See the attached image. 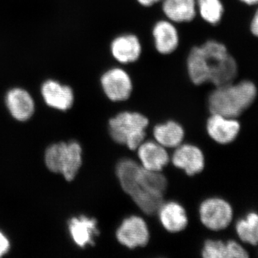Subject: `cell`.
<instances>
[{
  "mask_svg": "<svg viewBox=\"0 0 258 258\" xmlns=\"http://www.w3.org/2000/svg\"><path fill=\"white\" fill-rule=\"evenodd\" d=\"M188 80L194 86L213 85L215 87L234 82L238 73L237 62L227 47L210 39L193 45L185 60Z\"/></svg>",
  "mask_w": 258,
  "mask_h": 258,
  "instance_id": "1",
  "label": "cell"
},
{
  "mask_svg": "<svg viewBox=\"0 0 258 258\" xmlns=\"http://www.w3.org/2000/svg\"><path fill=\"white\" fill-rule=\"evenodd\" d=\"M115 173L122 189L144 213H157L167 188V180L161 171L147 170L135 161L124 159L117 164Z\"/></svg>",
  "mask_w": 258,
  "mask_h": 258,
  "instance_id": "2",
  "label": "cell"
},
{
  "mask_svg": "<svg viewBox=\"0 0 258 258\" xmlns=\"http://www.w3.org/2000/svg\"><path fill=\"white\" fill-rule=\"evenodd\" d=\"M257 93L256 86L250 81L215 87L208 96L209 111L211 114L237 118L252 106Z\"/></svg>",
  "mask_w": 258,
  "mask_h": 258,
  "instance_id": "3",
  "label": "cell"
},
{
  "mask_svg": "<svg viewBox=\"0 0 258 258\" xmlns=\"http://www.w3.org/2000/svg\"><path fill=\"white\" fill-rule=\"evenodd\" d=\"M149 119L136 111H122L109 120V133L116 143L136 150L143 143Z\"/></svg>",
  "mask_w": 258,
  "mask_h": 258,
  "instance_id": "4",
  "label": "cell"
},
{
  "mask_svg": "<svg viewBox=\"0 0 258 258\" xmlns=\"http://www.w3.org/2000/svg\"><path fill=\"white\" fill-rule=\"evenodd\" d=\"M45 161L49 170L72 181L82 164V149L76 142L54 144L46 149Z\"/></svg>",
  "mask_w": 258,
  "mask_h": 258,
  "instance_id": "5",
  "label": "cell"
},
{
  "mask_svg": "<svg viewBox=\"0 0 258 258\" xmlns=\"http://www.w3.org/2000/svg\"><path fill=\"white\" fill-rule=\"evenodd\" d=\"M100 85L106 98L114 103L128 100L134 88L132 75L120 66H111L104 71L100 77Z\"/></svg>",
  "mask_w": 258,
  "mask_h": 258,
  "instance_id": "6",
  "label": "cell"
},
{
  "mask_svg": "<svg viewBox=\"0 0 258 258\" xmlns=\"http://www.w3.org/2000/svg\"><path fill=\"white\" fill-rule=\"evenodd\" d=\"M143 46L138 34L132 32H121L110 40V56L120 66L136 64L143 55Z\"/></svg>",
  "mask_w": 258,
  "mask_h": 258,
  "instance_id": "7",
  "label": "cell"
},
{
  "mask_svg": "<svg viewBox=\"0 0 258 258\" xmlns=\"http://www.w3.org/2000/svg\"><path fill=\"white\" fill-rule=\"evenodd\" d=\"M202 223L209 230L220 231L227 228L233 220V209L228 202L219 198L207 199L199 210Z\"/></svg>",
  "mask_w": 258,
  "mask_h": 258,
  "instance_id": "8",
  "label": "cell"
},
{
  "mask_svg": "<svg viewBox=\"0 0 258 258\" xmlns=\"http://www.w3.org/2000/svg\"><path fill=\"white\" fill-rule=\"evenodd\" d=\"M176 25L166 18L159 19L153 24L151 37L154 50L159 55H171L179 49L181 35Z\"/></svg>",
  "mask_w": 258,
  "mask_h": 258,
  "instance_id": "9",
  "label": "cell"
},
{
  "mask_svg": "<svg viewBox=\"0 0 258 258\" xmlns=\"http://www.w3.org/2000/svg\"><path fill=\"white\" fill-rule=\"evenodd\" d=\"M115 237L120 244L132 249L147 245L150 233L145 220L132 215L123 220L117 229Z\"/></svg>",
  "mask_w": 258,
  "mask_h": 258,
  "instance_id": "10",
  "label": "cell"
},
{
  "mask_svg": "<svg viewBox=\"0 0 258 258\" xmlns=\"http://www.w3.org/2000/svg\"><path fill=\"white\" fill-rule=\"evenodd\" d=\"M240 129V123L237 118L211 114L207 120V131L210 138L222 145L233 142L238 137Z\"/></svg>",
  "mask_w": 258,
  "mask_h": 258,
  "instance_id": "11",
  "label": "cell"
},
{
  "mask_svg": "<svg viewBox=\"0 0 258 258\" xmlns=\"http://www.w3.org/2000/svg\"><path fill=\"white\" fill-rule=\"evenodd\" d=\"M174 166L184 170L188 176H194L203 171L205 157L201 149L192 144H180L171 157Z\"/></svg>",
  "mask_w": 258,
  "mask_h": 258,
  "instance_id": "12",
  "label": "cell"
},
{
  "mask_svg": "<svg viewBox=\"0 0 258 258\" xmlns=\"http://www.w3.org/2000/svg\"><path fill=\"white\" fill-rule=\"evenodd\" d=\"M160 5L164 18L176 25L193 23L198 16L197 0H161Z\"/></svg>",
  "mask_w": 258,
  "mask_h": 258,
  "instance_id": "13",
  "label": "cell"
},
{
  "mask_svg": "<svg viewBox=\"0 0 258 258\" xmlns=\"http://www.w3.org/2000/svg\"><path fill=\"white\" fill-rule=\"evenodd\" d=\"M41 93L45 103L55 109L67 111L74 105V93L72 88L57 81H45L42 86Z\"/></svg>",
  "mask_w": 258,
  "mask_h": 258,
  "instance_id": "14",
  "label": "cell"
},
{
  "mask_svg": "<svg viewBox=\"0 0 258 258\" xmlns=\"http://www.w3.org/2000/svg\"><path fill=\"white\" fill-rule=\"evenodd\" d=\"M137 149L140 165L147 170L161 171L170 160L166 148L157 142H144Z\"/></svg>",
  "mask_w": 258,
  "mask_h": 258,
  "instance_id": "15",
  "label": "cell"
},
{
  "mask_svg": "<svg viewBox=\"0 0 258 258\" xmlns=\"http://www.w3.org/2000/svg\"><path fill=\"white\" fill-rule=\"evenodd\" d=\"M157 214L161 225L171 233L181 232L188 225L186 210L176 202L163 203Z\"/></svg>",
  "mask_w": 258,
  "mask_h": 258,
  "instance_id": "16",
  "label": "cell"
},
{
  "mask_svg": "<svg viewBox=\"0 0 258 258\" xmlns=\"http://www.w3.org/2000/svg\"><path fill=\"white\" fill-rule=\"evenodd\" d=\"M6 106L15 119L25 121L35 111V103L30 93L25 90L15 88L7 93Z\"/></svg>",
  "mask_w": 258,
  "mask_h": 258,
  "instance_id": "17",
  "label": "cell"
},
{
  "mask_svg": "<svg viewBox=\"0 0 258 258\" xmlns=\"http://www.w3.org/2000/svg\"><path fill=\"white\" fill-rule=\"evenodd\" d=\"M202 255L205 258H247L248 252L234 240H208L204 244Z\"/></svg>",
  "mask_w": 258,
  "mask_h": 258,
  "instance_id": "18",
  "label": "cell"
},
{
  "mask_svg": "<svg viewBox=\"0 0 258 258\" xmlns=\"http://www.w3.org/2000/svg\"><path fill=\"white\" fill-rule=\"evenodd\" d=\"M70 234L75 243L81 247L94 244V237L99 235L96 219L81 215L69 222Z\"/></svg>",
  "mask_w": 258,
  "mask_h": 258,
  "instance_id": "19",
  "label": "cell"
},
{
  "mask_svg": "<svg viewBox=\"0 0 258 258\" xmlns=\"http://www.w3.org/2000/svg\"><path fill=\"white\" fill-rule=\"evenodd\" d=\"M153 134L156 142L164 148L179 147L184 138V128L178 122L172 120L155 125Z\"/></svg>",
  "mask_w": 258,
  "mask_h": 258,
  "instance_id": "20",
  "label": "cell"
},
{
  "mask_svg": "<svg viewBox=\"0 0 258 258\" xmlns=\"http://www.w3.org/2000/svg\"><path fill=\"white\" fill-rule=\"evenodd\" d=\"M235 232L242 243L258 245V212H249L245 216L237 220Z\"/></svg>",
  "mask_w": 258,
  "mask_h": 258,
  "instance_id": "21",
  "label": "cell"
},
{
  "mask_svg": "<svg viewBox=\"0 0 258 258\" xmlns=\"http://www.w3.org/2000/svg\"><path fill=\"white\" fill-rule=\"evenodd\" d=\"M197 10L200 19L210 25H218L225 12L221 0H197Z\"/></svg>",
  "mask_w": 258,
  "mask_h": 258,
  "instance_id": "22",
  "label": "cell"
},
{
  "mask_svg": "<svg viewBox=\"0 0 258 258\" xmlns=\"http://www.w3.org/2000/svg\"><path fill=\"white\" fill-rule=\"evenodd\" d=\"M10 247L9 240L6 236L0 231V257H3L5 254L8 253Z\"/></svg>",
  "mask_w": 258,
  "mask_h": 258,
  "instance_id": "23",
  "label": "cell"
},
{
  "mask_svg": "<svg viewBox=\"0 0 258 258\" xmlns=\"http://www.w3.org/2000/svg\"><path fill=\"white\" fill-rule=\"evenodd\" d=\"M141 8H153L158 4H160L161 0H134Z\"/></svg>",
  "mask_w": 258,
  "mask_h": 258,
  "instance_id": "24",
  "label": "cell"
},
{
  "mask_svg": "<svg viewBox=\"0 0 258 258\" xmlns=\"http://www.w3.org/2000/svg\"><path fill=\"white\" fill-rule=\"evenodd\" d=\"M250 29L252 34L255 35V36L258 37V9L254 15L253 19H252Z\"/></svg>",
  "mask_w": 258,
  "mask_h": 258,
  "instance_id": "25",
  "label": "cell"
},
{
  "mask_svg": "<svg viewBox=\"0 0 258 258\" xmlns=\"http://www.w3.org/2000/svg\"><path fill=\"white\" fill-rule=\"evenodd\" d=\"M240 1L249 5L258 4V0H240Z\"/></svg>",
  "mask_w": 258,
  "mask_h": 258,
  "instance_id": "26",
  "label": "cell"
}]
</instances>
